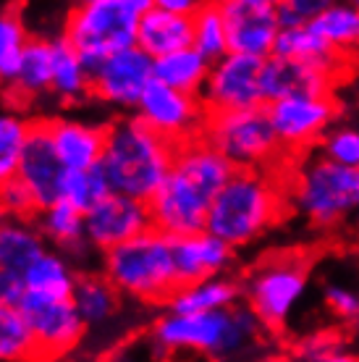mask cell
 <instances>
[{
    "instance_id": "cell-31",
    "label": "cell",
    "mask_w": 359,
    "mask_h": 362,
    "mask_svg": "<svg viewBox=\"0 0 359 362\" xmlns=\"http://www.w3.org/2000/svg\"><path fill=\"white\" fill-rule=\"evenodd\" d=\"M310 24L325 42L341 55V58H357L359 55V8L351 3H331L317 16L310 18Z\"/></svg>"
},
{
    "instance_id": "cell-44",
    "label": "cell",
    "mask_w": 359,
    "mask_h": 362,
    "mask_svg": "<svg viewBox=\"0 0 359 362\" xmlns=\"http://www.w3.org/2000/svg\"><path fill=\"white\" fill-rule=\"evenodd\" d=\"M314 362H359V352L357 349H349V346L339 344L336 349L325 352L323 357H317Z\"/></svg>"
},
{
    "instance_id": "cell-15",
    "label": "cell",
    "mask_w": 359,
    "mask_h": 362,
    "mask_svg": "<svg viewBox=\"0 0 359 362\" xmlns=\"http://www.w3.org/2000/svg\"><path fill=\"white\" fill-rule=\"evenodd\" d=\"M84 221H87V242L100 255L153 226L150 205L144 199L118 194V192H110L95 208L87 210Z\"/></svg>"
},
{
    "instance_id": "cell-40",
    "label": "cell",
    "mask_w": 359,
    "mask_h": 362,
    "mask_svg": "<svg viewBox=\"0 0 359 362\" xmlns=\"http://www.w3.org/2000/svg\"><path fill=\"white\" fill-rule=\"evenodd\" d=\"M339 344H343V341L336 331H312V334L302 336L297 344H294V352L305 362H314L317 357H323L325 352L336 349Z\"/></svg>"
},
{
    "instance_id": "cell-13",
    "label": "cell",
    "mask_w": 359,
    "mask_h": 362,
    "mask_svg": "<svg viewBox=\"0 0 359 362\" xmlns=\"http://www.w3.org/2000/svg\"><path fill=\"white\" fill-rule=\"evenodd\" d=\"M134 113L147 127H153L158 134L176 145L202 134L207 118V108L199 95H189L176 87H168L160 79H153L147 84Z\"/></svg>"
},
{
    "instance_id": "cell-29",
    "label": "cell",
    "mask_w": 359,
    "mask_h": 362,
    "mask_svg": "<svg viewBox=\"0 0 359 362\" xmlns=\"http://www.w3.org/2000/svg\"><path fill=\"white\" fill-rule=\"evenodd\" d=\"M210 66H213L210 58H205L194 45H189L155 58V79L189 95H202L210 76Z\"/></svg>"
},
{
    "instance_id": "cell-41",
    "label": "cell",
    "mask_w": 359,
    "mask_h": 362,
    "mask_svg": "<svg viewBox=\"0 0 359 362\" xmlns=\"http://www.w3.org/2000/svg\"><path fill=\"white\" fill-rule=\"evenodd\" d=\"M336 0H278V16L281 24H302L317 16L323 8H328Z\"/></svg>"
},
{
    "instance_id": "cell-22",
    "label": "cell",
    "mask_w": 359,
    "mask_h": 362,
    "mask_svg": "<svg viewBox=\"0 0 359 362\" xmlns=\"http://www.w3.org/2000/svg\"><path fill=\"white\" fill-rule=\"evenodd\" d=\"M194 40V21L192 16L173 13V11L150 6L139 16V29H136V45L147 55L160 58L173 50L189 47Z\"/></svg>"
},
{
    "instance_id": "cell-9",
    "label": "cell",
    "mask_w": 359,
    "mask_h": 362,
    "mask_svg": "<svg viewBox=\"0 0 359 362\" xmlns=\"http://www.w3.org/2000/svg\"><path fill=\"white\" fill-rule=\"evenodd\" d=\"M139 16L142 13L118 0H92L84 6H71L61 35L79 50L92 71L102 58L136 45Z\"/></svg>"
},
{
    "instance_id": "cell-42",
    "label": "cell",
    "mask_w": 359,
    "mask_h": 362,
    "mask_svg": "<svg viewBox=\"0 0 359 362\" xmlns=\"http://www.w3.org/2000/svg\"><path fill=\"white\" fill-rule=\"evenodd\" d=\"M24 297H27L24 276L16 273V271H6V268H0V305L18 308Z\"/></svg>"
},
{
    "instance_id": "cell-46",
    "label": "cell",
    "mask_w": 359,
    "mask_h": 362,
    "mask_svg": "<svg viewBox=\"0 0 359 362\" xmlns=\"http://www.w3.org/2000/svg\"><path fill=\"white\" fill-rule=\"evenodd\" d=\"M118 3H124L129 8H134L136 13H144V11L153 6V0H118Z\"/></svg>"
},
{
    "instance_id": "cell-3",
    "label": "cell",
    "mask_w": 359,
    "mask_h": 362,
    "mask_svg": "<svg viewBox=\"0 0 359 362\" xmlns=\"http://www.w3.org/2000/svg\"><path fill=\"white\" fill-rule=\"evenodd\" d=\"M176 147V142L158 134L136 113L113 118L105 132V150L100 160L110 192L150 202L171 171Z\"/></svg>"
},
{
    "instance_id": "cell-49",
    "label": "cell",
    "mask_w": 359,
    "mask_h": 362,
    "mask_svg": "<svg viewBox=\"0 0 359 362\" xmlns=\"http://www.w3.org/2000/svg\"><path fill=\"white\" fill-rule=\"evenodd\" d=\"M349 3H351V6H357V8H359V0H349Z\"/></svg>"
},
{
    "instance_id": "cell-6",
    "label": "cell",
    "mask_w": 359,
    "mask_h": 362,
    "mask_svg": "<svg viewBox=\"0 0 359 362\" xmlns=\"http://www.w3.org/2000/svg\"><path fill=\"white\" fill-rule=\"evenodd\" d=\"M288 208L307 226L336 228L359 213V168L341 165L328 155H312L288 181Z\"/></svg>"
},
{
    "instance_id": "cell-26",
    "label": "cell",
    "mask_w": 359,
    "mask_h": 362,
    "mask_svg": "<svg viewBox=\"0 0 359 362\" xmlns=\"http://www.w3.org/2000/svg\"><path fill=\"white\" fill-rule=\"evenodd\" d=\"M21 276H24L27 294L50 299L73 297V289L79 284V273L73 263L58 250H45Z\"/></svg>"
},
{
    "instance_id": "cell-36",
    "label": "cell",
    "mask_w": 359,
    "mask_h": 362,
    "mask_svg": "<svg viewBox=\"0 0 359 362\" xmlns=\"http://www.w3.org/2000/svg\"><path fill=\"white\" fill-rule=\"evenodd\" d=\"M110 194V184L100 165L95 168H79V171H66L61 187V199H69L79 210L95 208L100 199Z\"/></svg>"
},
{
    "instance_id": "cell-37",
    "label": "cell",
    "mask_w": 359,
    "mask_h": 362,
    "mask_svg": "<svg viewBox=\"0 0 359 362\" xmlns=\"http://www.w3.org/2000/svg\"><path fill=\"white\" fill-rule=\"evenodd\" d=\"M323 155L341 165L359 168V129L339 127L323 136Z\"/></svg>"
},
{
    "instance_id": "cell-7",
    "label": "cell",
    "mask_w": 359,
    "mask_h": 362,
    "mask_svg": "<svg viewBox=\"0 0 359 362\" xmlns=\"http://www.w3.org/2000/svg\"><path fill=\"white\" fill-rule=\"evenodd\" d=\"M244 305L268 334L283 331L297 315L310 286V265L302 255H270L242 281Z\"/></svg>"
},
{
    "instance_id": "cell-10",
    "label": "cell",
    "mask_w": 359,
    "mask_h": 362,
    "mask_svg": "<svg viewBox=\"0 0 359 362\" xmlns=\"http://www.w3.org/2000/svg\"><path fill=\"white\" fill-rule=\"evenodd\" d=\"M155 79V58L139 45L124 47L92 69V98L116 113H134L147 84Z\"/></svg>"
},
{
    "instance_id": "cell-32",
    "label": "cell",
    "mask_w": 359,
    "mask_h": 362,
    "mask_svg": "<svg viewBox=\"0 0 359 362\" xmlns=\"http://www.w3.org/2000/svg\"><path fill=\"white\" fill-rule=\"evenodd\" d=\"M29 40L32 35L18 6H3L0 8V87L13 84Z\"/></svg>"
},
{
    "instance_id": "cell-35",
    "label": "cell",
    "mask_w": 359,
    "mask_h": 362,
    "mask_svg": "<svg viewBox=\"0 0 359 362\" xmlns=\"http://www.w3.org/2000/svg\"><path fill=\"white\" fill-rule=\"evenodd\" d=\"M37 360L35 341L21 310L0 305V362H32Z\"/></svg>"
},
{
    "instance_id": "cell-27",
    "label": "cell",
    "mask_w": 359,
    "mask_h": 362,
    "mask_svg": "<svg viewBox=\"0 0 359 362\" xmlns=\"http://www.w3.org/2000/svg\"><path fill=\"white\" fill-rule=\"evenodd\" d=\"M37 226L47 242L63 252H84V247H90L84 210L71 205L69 199H55L47 208L37 210Z\"/></svg>"
},
{
    "instance_id": "cell-45",
    "label": "cell",
    "mask_w": 359,
    "mask_h": 362,
    "mask_svg": "<svg viewBox=\"0 0 359 362\" xmlns=\"http://www.w3.org/2000/svg\"><path fill=\"white\" fill-rule=\"evenodd\" d=\"M254 362H305L302 357H299L294 349L291 352H268V354H260Z\"/></svg>"
},
{
    "instance_id": "cell-1",
    "label": "cell",
    "mask_w": 359,
    "mask_h": 362,
    "mask_svg": "<svg viewBox=\"0 0 359 362\" xmlns=\"http://www.w3.org/2000/svg\"><path fill=\"white\" fill-rule=\"evenodd\" d=\"M234 171V165L202 134L181 142L171 171L147 202L153 226L171 236L202 231L218 192Z\"/></svg>"
},
{
    "instance_id": "cell-17",
    "label": "cell",
    "mask_w": 359,
    "mask_h": 362,
    "mask_svg": "<svg viewBox=\"0 0 359 362\" xmlns=\"http://www.w3.org/2000/svg\"><path fill=\"white\" fill-rule=\"evenodd\" d=\"M228 27V47L234 53L268 58L281 32L278 6H257L244 0H218Z\"/></svg>"
},
{
    "instance_id": "cell-2",
    "label": "cell",
    "mask_w": 359,
    "mask_h": 362,
    "mask_svg": "<svg viewBox=\"0 0 359 362\" xmlns=\"http://www.w3.org/2000/svg\"><path fill=\"white\" fill-rule=\"evenodd\" d=\"M265 328L247 305L210 313L165 310L155 320L150 339L163 357H197L207 362H236L260 344Z\"/></svg>"
},
{
    "instance_id": "cell-24",
    "label": "cell",
    "mask_w": 359,
    "mask_h": 362,
    "mask_svg": "<svg viewBox=\"0 0 359 362\" xmlns=\"http://www.w3.org/2000/svg\"><path fill=\"white\" fill-rule=\"evenodd\" d=\"M47 250V239L29 218L0 213V268L24 273Z\"/></svg>"
},
{
    "instance_id": "cell-12",
    "label": "cell",
    "mask_w": 359,
    "mask_h": 362,
    "mask_svg": "<svg viewBox=\"0 0 359 362\" xmlns=\"http://www.w3.org/2000/svg\"><path fill=\"white\" fill-rule=\"evenodd\" d=\"M262 66L265 58L228 50L223 58L213 61L210 76L202 90V103L207 113L216 110H242L265 105L262 92Z\"/></svg>"
},
{
    "instance_id": "cell-14",
    "label": "cell",
    "mask_w": 359,
    "mask_h": 362,
    "mask_svg": "<svg viewBox=\"0 0 359 362\" xmlns=\"http://www.w3.org/2000/svg\"><path fill=\"white\" fill-rule=\"evenodd\" d=\"M273 132L281 147L302 150L323 139L331 132L336 105L328 92H310V95H286V98L265 103Z\"/></svg>"
},
{
    "instance_id": "cell-23",
    "label": "cell",
    "mask_w": 359,
    "mask_h": 362,
    "mask_svg": "<svg viewBox=\"0 0 359 362\" xmlns=\"http://www.w3.org/2000/svg\"><path fill=\"white\" fill-rule=\"evenodd\" d=\"M244 302V286L242 281L220 273L210 279H199L192 284H181L168 299V310L176 313H210V310H225L242 305Z\"/></svg>"
},
{
    "instance_id": "cell-30",
    "label": "cell",
    "mask_w": 359,
    "mask_h": 362,
    "mask_svg": "<svg viewBox=\"0 0 359 362\" xmlns=\"http://www.w3.org/2000/svg\"><path fill=\"white\" fill-rule=\"evenodd\" d=\"M71 299L87 328H100L110 323L121 308V291L113 286V281L105 273L79 276V284H76Z\"/></svg>"
},
{
    "instance_id": "cell-4",
    "label": "cell",
    "mask_w": 359,
    "mask_h": 362,
    "mask_svg": "<svg viewBox=\"0 0 359 362\" xmlns=\"http://www.w3.org/2000/svg\"><path fill=\"white\" fill-rule=\"evenodd\" d=\"M286 208L288 194L268 168H236L218 192L205 228L242 250L278 226Z\"/></svg>"
},
{
    "instance_id": "cell-39",
    "label": "cell",
    "mask_w": 359,
    "mask_h": 362,
    "mask_svg": "<svg viewBox=\"0 0 359 362\" xmlns=\"http://www.w3.org/2000/svg\"><path fill=\"white\" fill-rule=\"evenodd\" d=\"M0 213L18 216V218L37 216L35 197H32V192H29L18 179L8 181L6 187H0Z\"/></svg>"
},
{
    "instance_id": "cell-28",
    "label": "cell",
    "mask_w": 359,
    "mask_h": 362,
    "mask_svg": "<svg viewBox=\"0 0 359 362\" xmlns=\"http://www.w3.org/2000/svg\"><path fill=\"white\" fill-rule=\"evenodd\" d=\"M273 55L302 61V64H312L317 69H325V71H333V66L341 61V55L336 53L323 37L314 32L310 21L281 27L276 47H273Z\"/></svg>"
},
{
    "instance_id": "cell-33",
    "label": "cell",
    "mask_w": 359,
    "mask_h": 362,
    "mask_svg": "<svg viewBox=\"0 0 359 362\" xmlns=\"http://www.w3.org/2000/svg\"><path fill=\"white\" fill-rule=\"evenodd\" d=\"M35 118L16 108H0V187L16 179L21 153L29 139Z\"/></svg>"
},
{
    "instance_id": "cell-34",
    "label": "cell",
    "mask_w": 359,
    "mask_h": 362,
    "mask_svg": "<svg viewBox=\"0 0 359 362\" xmlns=\"http://www.w3.org/2000/svg\"><path fill=\"white\" fill-rule=\"evenodd\" d=\"M192 21H194V40H192V45L197 47L205 58L218 61V58H223V55L231 50V47H228L225 16L218 0H210L207 6H202V8L192 16Z\"/></svg>"
},
{
    "instance_id": "cell-47",
    "label": "cell",
    "mask_w": 359,
    "mask_h": 362,
    "mask_svg": "<svg viewBox=\"0 0 359 362\" xmlns=\"http://www.w3.org/2000/svg\"><path fill=\"white\" fill-rule=\"evenodd\" d=\"M244 3H257V6H278V0H244Z\"/></svg>"
},
{
    "instance_id": "cell-43",
    "label": "cell",
    "mask_w": 359,
    "mask_h": 362,
    "mask_svg": "<svg viewBox=\"0 0 359 362\" xmlns=\"http://www.w3.org/2000/svg\"><path fill=\"white\" fill-rule=\"evenodd\" d=\"M210 0H153V6L165 11H173V13H184V16H194L202 6H207Z\"/></svg>"
},
{
    "instance_id": "cell-48",
    "label": "cell",
    "mask_w": 359,
    "mask_h": 362,
    "mask_svg": "<svg viewBox=\"0 0 359 362\" xmlns=\"http://www.w3.org/2000/svg\"><path fill=\"white\" fill-rule=\"evenodd\" d=\"M73 6H84V3H92V0H71Z\"/></svg>"
},
{
    "instance_id": "cell-38",
    "label": "cell",
    "mask_w": 359,
    "mask_h": 362,
    "mask_svg": "<svg viewBox=\"0 0 359 362\" xmlns=\"http://www.w3.org/2000/svg\"><path fill=\"white\" fill-rule=\"evenodd\" d=\"M325 310L339 323H359V291L349 284H325L323 289Z\"/></svg>"
},
{
    "instance_id": "cell-5",
    "label": "cell",
    "mask_w": 359,
    "mask_h": 362,
    "mask_svg": "<svg viewBox=\"0 0 359 362\" xmlns=\"http://www.w3.org/2000/svg\"><path fill=\"white\" fill-rule=\"evenodd\" d=\"M102 273L113 281L121 297L158 305L179 289V273L173 260V236L150 226L124 245L102 252Z\"/></svg>"
},
{
    "instance_id": "cell-25",
    "label": "cell",
    "mask_w": 359,
    "mask_h": 362,
    "mask_svg": "<svg viewBox=\"0 0 359 362\" xmlns=\"http://www.w3.org/2000/svg\"><path fill=\"white\" fill-rule=\"evenodd\" d=\"M50 82H53V45L50 37H32L29 40L16 79L8 87L11 98L16 103H37L50 98Z\"/></svg>"
},
{
    "instance_id": "cell-20",
    "label": "cell",
    "mask_w": 359,
    "mask_h": 362,
    "mask_svg": "<svg viewBox=\"0 0 359 362\" xmlns=\"http://www.w3.org/2000/svg\"><path fill=\"white\" fill-rule=\"evenodd\" d=\"M53 45V82H50V98L61 103L63 108L81 105L92 98V71L84 64L79 50L58 32L50 37Z\"/></svg>"
},
{
    "instance_id": "cell-11",
    "label": "cell",
    "mask_w": 359,
    "mask_h": 362,
    "mask_svg": "<svg viewBox=\"0 0 359 362\" xmlns=\"http://www.w3.org/2000/svg\"><path fill=\"white\" fill-rule=\"evenodd\" d=\"M18 310H21V315L29 326L37 360L47 362L55 360V357H63L84 339L87 323L81 320L71 297L50 299L27 294L21 299Z\"/></svg>"
},
{
    "instance_id": "cell-21",
    "label": "cell",
    "mask_w": 359,
    "mask_h": 362,
    "mask_svg": "<svg viewBox=\"0 0 359 362\" xmlns=\"http://www.w3.org/2000/svg\"><path fill=\"white\" fill-rule=\"evenodd\" d=\"M331 87V71L317 69L312 64L291 61L268 55L262 66V92L265 103L286 98V95H310V92H328Z\"/></svg>"
},
{
    "instance_id": "cell-16",
    "label": "cell",
    "mask_w": 359,
    "mask_h": 362,
    "mask_svg": "<svg viewBox=\"0 0 359 362\" xmlns=\"http://www.w3.org/2000/svg\"><path fill=\"white\" fill-rule=\"evenodd\" d=\"M66 171L69 168L63 165V160L55 153L45 118H35L27 145H24V153H21L16 179L32 192L37 210L47 208L50 202L61 199V187L63 179H66Z\"/></svg>"
},
{
    "instance_id": "cell-18",
    "label": "cell",
    "mask_w": 359,
    "mask_h": 362,
    "mask_svg": "<svg viewBox=\"0 0 359 362\" xmlns=\"http://www.w3.org/2000/svg\"><path fill=\"white\" fill-rule=\"evenodd\" d=\"M50 139L58 158L69 171L79 168H95L102 160L105 150V132L108 124H95L73 116H53L45 118Z\"/></svg>"
},
{
    "instance_id": "cell-19",
    "label": "cell",
    "mask_w": 359,
    "mask_h": 362,
    "mask_svg": "<svg viewBox=\"0 0 359 362\" xmlns=\"http://www.w3.org/2000/svg\"><path fill=\"white\" fill-rule=\"evenodd\" d=\"M173 260H176L179 284H192L228 271L234 263V247L202 228L194 234L173 236Z\"/></svg>"
},
{
    "instance_id": "cell-8",
    "label": "cell",
    "mask_w": 359,
    "mask_h": 362,
    "mask_svg": "<svg viewBox=\"0 0 359 362\" xmlns=\"http://www.w3.org/2000/svg\"><path fill=\"white\" fill-rule=\"evenodd\" d=\"M202 136L234 168H268L281 155V142L265 105L207 113Z\"/></svg>"
}]
</instances>
